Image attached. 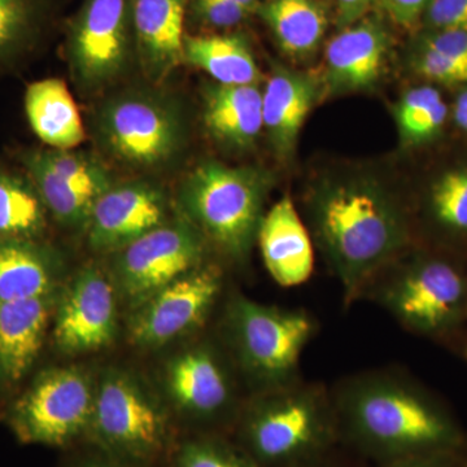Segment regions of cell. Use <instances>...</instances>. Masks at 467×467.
<instances>
[{"label": "cell", "instance_id": "6da1fadb", "mask_svg": "<svg viewBox=\"0 0 467 467\" xmlns=\"http://www.w3.org/2000/svg\"><path fill=\"white\" fill-rule=\"evenodd\" d=\"M330 392L340 445L371 465L467 448L450 408L405 371H362L343 378Z\"/></svg>", "mask_w": 467, "mask_h": 467}, {"label": "cell", "instance_id": "7a4b0ae2", "mask_svg": "<svg viewBox=\"0 0 467 467\" xmlns=\"http://www.w3.org/2000/svg\"><path fill=\"white\" fill-rule=\"evenodd\" d=\"M313 241L342 288L347 306L392 260L416 243L408 205L373 177L318 181L306 199Z\"/></svg>", "mask_w": 467, "mask_h": 467}, {"label": "cell", "instance_id": "3957f363", "mask_svg": "<svg viewBox=\"0 0 467 467\" xmlns=\"http://www.w3.org/2000/svg\"><path fill=\"white\" fill-rule=\"evenodd\" d=\"M361 300L408 333L453 348L467 333V259L416 242L371 279Z\"/></svg>", "mask_w": 467, "mask_h": 467}, {"label": "cell", "instance_id": "277c9868", "mask_svg": "<svg viewBox=\"0 0 467 467\" xmlns=\"http://www.w3.org/2000/svg\"><path fill=\"white\" fill-rule=\"evenodd\" d=\"M233 432L261 467H301L340 445L330 387L303 378L254 393Z\"/></svg>", "mask_w": 467, "mask_h": 467}, {"label": "cell", "instance_id": "5b68a950", "mask_svg": "<svg viewBox=\"0 0 467 467\" xmlns=\"http://www.w3.org/2000/svg\"><path fill=\"white\" fill-rule=\"evenodd\" d=\"M317 331L308 310L266 306L241 294L223 310V343L254 393L299 380L301 358Z\"/></svg>", "mask_w": 467, "mask_h": 467}, {"label": "cell", "instance_id": "8992f818", "mask_svg": "<svg viewBox=\"0 0 467 467\" xmlns=\"http://www.w3.org/2000/svg\"><path fill=\"white\" fill-rule=\"evenodd\" d=\"M272 187V174L264 169L204 161L184 180L180 205L207 242L242 261L256 242Z\"/></svg>", "mask_w": 467, "mask_h": 467}, {"label": "cell", "instance_id": "52a82bcc", "mask_svg": "<svg viewBox=\"0 0 467 467\" xmlns=\"http://www.w3.org/2000/svg\"><path fill=\"white\" fill-rule=\"evenodd\" d=\"M86 434L109 459L126 466H143L165 451L168 417L137 377L121 368H109L97 383Z\"/></svg>", "mask_w": 467, "mask_h": 467}, {"label": "cell", "instance_id": "ba28073f", "mask_svg": "<svg viewBox=\"0 0 467 467\" xmlns=\"http://www.w3.org/2000/svg\"><path fill=\"white\" fill-rule=\"evenodd\" d=\"M101 147L117 161L135 169L167 164L184 143L182 113L173 101L147 91H129L98 110Z\"/></svg>", "mask_w": 467, "mask_h": 467}, {"label": "cell", "instance_id": "9c48e42d", "mask_svg": "<svg viewBox=\"0 0 467 467\" xmlns=\"http://www.w3.org/2000/svg\"><path fill=\"white\" fill-rule=\"evenodd\" d=\"M95 391L84 368L43 371L9 408V429L24 444L64 447L88 432Z\"/></svg>", "mask_w": 467, "mask_h": 467}, {"label": "cell", "instance_id": "30bf717a", "mask_svg": "<svg viewBox=\"0 0 467 467\" xmlns=\"http://www.w3.org/2000/svg\"><path fill=\"white\" fill-rule=\"evenodd\" d=\"M207 239L186 217L167 221L115 252L112 281L131 308L204 265Z\"/></svg>", "mask_w": 467, "mask_h": 467}, {"label": "cell", "instance_id": "8fae6325", "mask_svg": "<svg viewBox=\"0 0 467 467\" xmlns=\"http://www.w3.org/2000/svg\"><path fill=\"white\" fill-rule=\"evenodd\" d=\"M209 340L183 349L167 368V389L178 410L196 422L234 429L243 405L236 398L234 362ZM223 434V432H221Z\"/></svg>", "mask_w": 467, "mask_h": 467}, {"label": "cell", "instance_id": "7c38bea8", "mask_svg": "<svg viewBox=\"0 0 467 467\" xmlns=\"http://www.w3.org/2000/svg\"><path fill=\"white\" fill-rule=\"evenodd\" d=\"M223 291L218 267H198L135 306L129 319L131 342L140 348H159L198 330Z\"/></svg>", "mask_w": 467, "mask_h": 467}, {"label": "cell", "instance_id": "4fadbf2b", "mask_svg": "<svg viewBox=\"0 0 467 467\" xmlns=\"http://www.w3.org/2000/svg\"><path fill=\"white\" fill-rule=\"evenodd\" d=\"M129 0H86L67 36V58L82 88L98 90L125 72L130 57Z\"/></svg>", "mask_w": 467, "mask_h": 467}, {"label": "cell", "instance_id": "5bb4252c", "mask_svg": "<svg viewBox=\"0 0 467 467\" xmlns=\"http://www.w3.org/2000/svg\"><path fill=\"white\" fill-rule=\"evenodd\" d=\"M54 342L66 355H84L113 342L119 330L117 288L97 266H85L54 310Z\"/></svg>", "mask_w": 467, "mask_h": 467}, {"label": "cell", "instance_id": "9a60e30c", "mask_svg": "<svg viewBox=\"0 0 467 467\" xmlns=\"http://www.w3.org/2000/svg\"><path fill=\"white\" fill-rule=\"evenodd\" d=\"M168 221V199L146 181L113 184L95 202L88 227V245L115 254Z\"/></svg>", "mask_w": 467, "mask_h": 467}, {"label": "cell", "instance_id": "2e32d148", "mask_svg": "<svg viewBox=\"0 0 467 467\" xmlns=\"http://www.w3.org/2000/svg\"><path fill=\"white\" fill-rule=\"evenodd\" d=\"M389 36L376 18H361L335 36L325 54V95L367 91L379 82Z\"/></svg>", "mask_w": 467, "mask_h": 467}, {"label": "cell", "instance_id": "e0dca14e", "mask_svg": "<svg viewBox=\"0 0 467 467\" xmlns=\"http://www.w3.org/2000/svg\"><path fill=\"white\" fill-rule=\"evenodd\" d=\"M324 95L322 77L282 66L273 69L263 90V121L276 158H294L304 122Z\"/></svg>", "mask_w": 467, "mask_h": 467}, {"label": "cell", "instance_id": "ac0fdd59", "mask_svg": "<svg viewBox=\"0 0 467 467\" xmlns=\"http://www.w3.org/2000/svg\"><path fill=\"white\" fill-rule=\"evenodd\" d=\"M256 242L267 273L281 287L306 284L315 270V248L308 226L288 196L275 202L261 220Z\"/></svg>", "mask_w": 467, "mask_h": 467}, {"label": "cell", "instance_id": "d6986e66", "mask_svg": "<svg viewBox=\"0 0 467 467\" xmlns=\"http://www.w3.org/2000/svg\"><path fill=\"white\" fill-rule=\"evenodd\" d=\"M189 0H129L138 57L150 81H165L183 63Z\"/></svg>", "mask_w": 467, "mask_h": 467}, {"label": "cell", "instance_id": "ffe728a7", "mask_svg": "<svg viewBox=\"0 0 467 467\" xmlns=\"http://www.w3.org/2000/svg\"><path fill=\"white\" fill-rule=\"evenodd\" d=\"M55 294L0 304V389L26 378L38 358L52 312Z\"/></svg>", "mask_w": 467, "mask_h": 467}, {"label": "cell", "instance_id": "44dd1931", "mask_svg": "<svg viewBox=\"0 0 467 467\" xmlns=\"http://www.w3.org/2000/svg\"><path fill=\"white\" fill-rule=\"evenodd\" d=\"M423 244L467 259V164L445 169L430 182L418 211Z\"/></svg>", "mask_w": 467, "mask_h": 467}, {"label": "cell", "instance_id": "7402d4cb", "mask_svg": "<svg viewBox=\"0 0 467 467\" xmlns=\"http://www.w3.org/2000/svg\"><path fill=\"white\" fill-rule=\"evenodd\" d=\"M202 121L227 149H251L264 130L263 90L259 85H208L202 91Z\"/></svg>", "mask_w": 467, "mask_h": 467}, {"label": "cell", "instance_id": "603a6c76", "mask_svg": "<svg viewBox=\"0 0 467 467\" xmlns=\"http://www.w3.org/2000/svg\"><path fill=\"white\" fill-rule=\"evenodd\" d=\"M57 254L38 241L0 239V304L55 294Z\"/></svg>", "mask_w": 467, "mask_h": 467}, {"label": "cell", "instance_id": "cb8c5ba5", "mask_svg": "<svg viewBox=\"0 0 467 467\" xmlns=\"http://www.w3.org/2000/svg\"><path fill=\"white\" fill-rule=\"evenodd\" d=\"M26 112L34 134L48 149L73 150L85 140L78 107L61 79H41L29 85Z\"/></svg>", "mask_w": 467, "mask_h": 467}, {"label": "cell", "instance_id": "d4e9b609", "mask_svg": "<svg viewBox=\"0 0 467 467\" xmlns=\"http://www.w3.org/2000/svg\"><path fill=\"white\" fill-rule=\"evenodd\" d=\"M183 63L208 73L220 85H259L263 75L241 34L186 36Z\"/></svg>", "mask_w": 467, "mask_h": 467}, {"label": "cell", "instance_id": "484cf974", "mask_svg": "<svg viewBox=\"0 0 467 467\" xmlns=\"http://www.w3.org/2000/svg\"><path fill=\"white\" fill-rule=\"evenodd\" d=\"M257 14L291 57H310L327 30V14L317 0H269L259 5Z\"/></svg>", "mask_w": 467, "mask_h": 467}, {"label": "cell", "instance_id": "4316f807", "mask_svg": "<svg viewBox=\"0 0 467 467\" xmlns=\"http://www.w3.org/2000/svg\"><path fill=\"white\" fill-rule=\"evenodd\" d=\"M47 214L26 173L0 167V239L36 241L47 226Z\"/></svg>", "mask_w": 467, "mask_h": 467}, {"label": "cell", "instance_id": "83f0119b", "mask_svg": "<svg viewBox=\"0 0 467 467\" xmlns=\"http://www.w3.org/2000/svg\"><path fill=\"white\" fill-rule=\"evenodd\" d=\"M450 116L447 101L434 86L409 88L393 107L401 147L417 149L441 137Z\"/></svg>", "mask_w": 467, "mask_h": 467}, {"label": "cell", "instance_id": "f1b7e54d", "mask_svg": "<svg viewBox=\"0 0 467 467\" xmlns=\"http://www.w3.org/2000/svg\"><path fill=\"white\" fill-rule=\"evenodd\" d=\"M21 164L26 169L43 204L58 223L72 229H86L90 220L95 201L77 192L51 168L43 162L36 150H27L21 153Z\"/></svg>", "mask_w": 467, "mask_h": 467}, {"label": "cell", "instance_id": "f546056e", "mask_svg": "<svg viewBox=\"0 0 467 467\" xmlns=\"http://www.w3.org/2000/svg\"><path fill=\"white\" fill-rule=\"evenodd\" d=\"M39 158L77 192L97 202L113 186L112 174L99 160L72 150L36 149Z\"/></svg>", "mask_w": 467, "mask_h": 467}, {"label": "cell", "instance_id": "4dcf8cb0", "mask_svg": "<svg viewBox=\"0 0 467 467\" xmlns=\"http://www.w3.org/2000/svg\"><path fill=\"white\" fill-rule=\"evenodd\" d=\"M174 467H261L235 441L223 434L193 436L181 444Z\"/></svg>", "mask_w": 467, "mask_h": 467}, {"label": "cell", "instance_id": "1f68e13d", "mask_svg": "<svg viewBox=\"0 0 467 467\" xmlns=\"http://www.w3.org/2000/svg\"><path fill=\"white\" fill-rule=\"evenodd\" d=\"M41 14V0H0V64L33 42Z\"/></svg>", "mask_w": 467, "mask_h": 467}, {"label": "cell", "instance_id": "d6a6232c", "mask_svg": "<svg viewBox=\"0 0 467 467\" xmlns=\"http://www.w3.org/2000/svg\"><path fill=\"white\" fill-rule=\"evenodd\" d=\"M410 64L414 73L426 81L438 85L467 88V67L420 43L411 57Z\"/></svg>", "mask_w": 467, "mask_h": 467}, {"label": "cell", "instance_id": "836d02e7", "mask_svg": "<svg viewBox=\"0 0 467 467\" xmlns=\"http://www.w3.org/2000/svg\"><path fill=\"white\" fill-rule=\"evenodd\" d=\"M423 17L432 30L467 32V0H430Z\"/></svg>", "mask_w": 467, "mask_h": 467}, {"label": "cell", "instance_id": "e575fe53", "mask_svg": "<svg viewBox=\"0 0 467 467\" xmlns=\"http://www.w3.org/2000/svg\"><path fill=\"white\" fill-rule=\"evenodd\" d=\"M192 7L199 20L213 27L239 26L250 15L234 0H192Z\"/></svg>", "mask_w": 467, "mask_h": 467}, {"label": "cell", "instance_id": "d590c367", "mask_svg": "<svg viewBox=\"0 0 467 467\" xmlns=\"http://www.w3.org/2000/svg\"><path fill=\"white\" fill-rule=\"evenodd\" d=\"M420 45L467 67V32L432 30L423 36Z\"/></svg>", "mask_w": 467, "mask_h": 467}, {"label": "cell", "instance_id": "8d00e7d4", "mask_svg": "<svg viewBox=\"0 0 467 467\" xmlns=\"http://www.w3.org/2000/svg\"><path fill=\"white\" fill-rule=\"evenodd\" d=\"M467 462V448L459 451H434L416 454L404 459L373 465V467H463Z\"/></svg>", "mask_w": 467, "mask_h": 467}, {"label": "cell", "instance_id": "74e56055", "mask_svg": "<svg viewBox=\"0 0 467 467\" xmlns=\"http://www.w3.org/2000/svg\"><path fill=\"white\" fill-rule=\"evenodd\" d=\"M430 0H382L389 16L402 27H411L423 16Z\"/></svg>", "mask_w": 467, "mask_h": 467}, {"label": "cell", "instance_id": "f35d334b", "mask_svg": "<svg viewBox=\"0 0 467 467\" xmlns=\"http://www.w3.org/2000/svg\"><path fill=\"white\" fill-rule=\"evenodd\" d=\"M301 467H373V465L359 459L343 445H337L335 450Z\"/></svg>", "mask_w": 467, "mask_h": 467}, {"label": "cell", "instance_id": "ab89813d", "mask_svg": "<svg viewBox=\"0 0 467 467\" xmlns=\"http://www.w3.org/2000/svg\"><path fill=\"white\" fill-rule=\"evenodd\" d=\"M377 0H337V23L347 27L361 20Z\"/></svg>", "mask_w": 467, "mask_h": 467}, {"label": "cell", "instance_id": "60d3db41", "mask_svg": "<svg viewBox=\"0 0 467 467\" xmlns=\"http://www.w3.org/2000/svg\"><path fill=\"white\" fill-rule=\"evenodd\" d=\"M451 117L457 128L467 134V88H463L454 99Z\"/></svg>", "mask_w": 467, "mask_h": 467}, {"label": "cell", "instance_id": "b9f144b4", "mask_svg": "<svg viewBox=\"0 0 467 467\" xmlns=\"http://www.w3.org/2000/svg\"><path fill=\"white\" fill-rule=\"evenodd\" d=\"M75 467H130L126 466L124 463L119 462V461L109 459H90L86 460L84 462L78 463Z\"/></svg>", "mask_w": 467, "mask_h": 467}, {"label": "cell", "instance_id": "7bdbcfd3", "mask_svg": "<svg viewBox=\"0 0 467 467\" xmlns=\"http://www.w3.org/2000/svg\"><path fill=\"white\" fill-rule=\"evenodd\" d=\"M234 2L238 3V5L244 8L248 14L257 11V8H259L260 5L259 0H234Z\"/></svg>", "mask_w": 467, "mask_h": 467}, {"label": "cell", "instance_id": "ee69618b", "mask_svg": "<svg viewBox=\"0 0 467 467\" xmlns=\"http://www.w3.org/2000/svg\"><path fill=\"white\" fill-rule=\"evenodd\" d=\"M453 348L459 350L461 355H462L463 358H465L467 361V333L463 335L462 337H461L460 342L457 343Z\"/></svg>", "mask_w": 467, "mask_h": 467}, {"label": "cell", "instance_id": "f6af8a7d", "mask_svg": "<svg viewBox=\"0 0 467 467\" xmlns=\"http://www.w3.org/2000/svg\"><path fill=\"white\" fill-rule=\"evenodd\" d=\"M463 467H467V462L465 463V466H463Z\"/></svg>", "mask_w": 467, "mask_h": 467}]
</instances>
